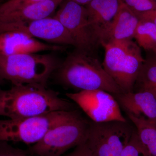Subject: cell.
<instances>
[{
    "label": "cell",
    "instance_id": "10",
    "mask_svg": "<svg viewBox=\"0 0 156 156\" xmlns=\"http://www.w3.org/2000/svg\"><path fill=\"white\" fill-rule=\"evenodd\" d=\"M19 31L52 44L75 47V43L61 23L53 17L23 22H0V34Z\"/></svg>",
    "mask_w": 156,
    "mask_h": 156
},
{
    "label": "cell",
    "instance_id": "19",
    "mask_svg": "<svg viewBox=\"0 0 156 156\" xmlns=\"http://www.w3.org/2000/svg\"><path fill=\"white\" fill-rule=\"evenodd\" d=\"M121 156H151L140 140L135 129Z\"/></svg>",
    "mask_w": 156,
    "mask_h": 156
},
{
    "label": "cell",
    "instance_id": "6",
    "mask_svg": "<svg viewBox=\"0 0 156 156\" xmlns=\"http://www.w3.org/2000/svg\"><path fill=\"white\" fill-rule=\"evenodd\" d=\"M89 122L80 112L52 128L29 148V152L36 156H62L70 149L86 142Z\"/></svg>",
    "mask_w": 156,
    "mask_h": 156
},
{
    "label": "cell",
    "instance_id": "15",
    "mask_svg": "<svg viewBox=\"0 0 156 156\" xmlns=\"http://www.w3.org/2000/svg\"><path fill=\"white\" fill-rule=\"evenodd\" d=\"M64 0H48L0 15V22H23L51 17Z\"/></svg>",
    "mask_w": 156,
    "mask_h": 156
},
{
    "label": "cell",
    "instance_id": "18",
    "mask_svg": "<svg viewBox=\"0 0 156 156\" xmlns=\"http://www.w3.org/2000/svg\"><path fill=\"white\" fill-rule=\"evenodd\" d=\"M134 38L140 48L156 54V25L153 23L140 20Z\"/></svg>",
    "mask_w": 156,
    "mask_h": 156
},
{
    "label": "cell",
    "instance_id": "16",
    "mask_svg": "<svg viewBox=\"0 0 156 156\" xmlns=\"http://www.w3.org/2000/svg\"><path fill=\"white\" fill-rule=\"evenodd\" d=\"M150 53L143 64L133 92L147 91L156 98V54Z\"/></svg>",
    "mask_w": 156,
    "mask_h": 156
},
{
    "label": "cell",
    "instance_id": "12",
    "mask_svg": "<svg viewBox=\"0 0 156 156\" xmlns=\"http://www.w3.org/2000/svg\"><path fill=\"white\" fill-rule=\"evenodd\" d=\"M126 114L156 122V98L147 91L113 95Z\"/></svg>",
    "mask_w": 156,
    "mask_h": 156
},
{
    "label": "cell",
    "instance_id": "20",
    "mask_svg": "<svg viewBox=\"0 0 156 156\" xmlns=\"http://www.w3.org/2000/svg\"><path fill=\"white\" fill-rule=\"evenodd\" d=\"M126 6L137 14L156 9V0H122Z\"/></svg>",
    "mask_w": 156,
    "mask_h": 156
},
{
    "label": "cell",
    "instance_id": "21",
    "mask_svg": "<svg viewBox=\"0 0 156 156\" xmlns=\"http://www.w3.org/2000/svg\"><path fill=\"white\" fill-rule=\"evenodd\" d=\"M48 0H8L0 4V15Z\"/></svg>",
    "mask_w": 156,
    "mask_h": 156
},
{
    "label": "cell",
    "instance_id": "23",
    "mask_svg": "<svg viewBox=\"0 0 156 156\" xmlns=\"http://www.w3.org/2000/svg\"><path fill=\"white\" fill-rule=\"evenodd\" d=\"M64 156H93L86 142L76 147L72 152Z\"/></svg>",
    "mask_w": 156,
    "mask_h": 156
},
{
    "label": "cell",
    "instance_id": "2",
    "mask_svg": "<svg viewBox=\"0 0 156 156\" xmlns=\"http://www.w3.org/2000/svg\"><path fill=\"white\" fill-rule=\"evenodd\" d=\"M57 69V80L75 92L99 89L112 95L122 92L93 54L76 50L70 53Z\"/></svg>",
    "mask_w": 156,
    "mask_h": 156
},
{
    "label": "cell",
    "instance_id": "13",
    "mask_svg": "<svg viewBox=\"0 0 156 156\" xmlns=\"http://www.w3.org/2000/svg\"><path fill=\"white\" fill-rule=\"evenodd\" d=\"M140 21L138 14L122 2L115 17L104 34L101 44L132 40Z\"/></svg>",
    "mask_w": 156,
    "mask_h": 156
},
{
    "label": "cell",
    "instance_id": "22",
    "mask_svg": "<svg viewBox=\"0 0 156 156\" xmlns=\"http://www.w3.org/2000/svg\"><path fill=\"white\" fill-rule=\"evenodd\" d=\"M0 156H30L25 151L14 147L7 141L0 140Z\"/></svg>",
    "mask_w": 156,
    "mask_h": 156
},
{
    "label": "cell",
    "instance_id": "17",
    "mask_svg": "<svg viewBox=\"0 0 156 156\" xmlns=\"http://www.w3.org/2000/svg\"><path fill=\"white\" fill-rule=\"evenodd\" d=\"M127 115L135 126L143 145L151 156H156V122Z\"/></svg>",
    "mask_w": 156,
    "mask_h": 156
},
{
    "label": "cell",
    "instance_id": "4",
    "mask_svg": "<svg viewBox=\"0 0 156 156\" xmlns=\"http://www.w3.org/2000/svg\"><path fill=\"white\" fill-rule=\"evenodd\" d=\"M105 50L102 65L123 93L133 91L145 59L132 40L101 43Z\"/></svg>",
    "mask_w": 156,
    "mask_h": 156
},
{
    "label": "cell",
    "instance_id": "5",
    "mask_svg": "<svg viewBox=\"0 0 156 156\" xmlns=\"http://www.w3.org/2000/svg\"><path fill=\"white\" fill-rule=\"evenodd\" d=\"M79 111H60L23 119H0V140L35 144L52 128L76 115Z\"/></svg>",
    "mask_w": 156,
    "mask_h": 156
},
{
    "label": "cell",
    "instance_id": "25",
    "mask_svg": "<svg viewBox=\"0 0 156 156\" xmlns=\"http://www.w3.org/2000/svg\"><path fill=\"white\" fill-rule=\"evenodd\" d=\"M81 5L86 6L89 4L92 0H71Z\"/></svg>",
    "mask_w": 156,
    "mask_h": 156
},
{
    "label": "cell",
    "instance_id": "7",
    "mask_svg": "<svg viewBox=\"0 0 156 156\" xmlns=\"http://www.w3.org/2000/svg\"><path fill=\"white\" fill-rule=\"evenodd\" d=\"M135 129L128 121L90 120L86 143L93 156H121Z\"/></svg>",
    "mask_w": 156,
    "mask_h": 156
},
{
    "label": "cell",
    "instance_id": "8",
    "mask_svg": "<svg viewBox=\"0 0 156 156\" xmlns=\"http://www.w3.org/2000/svg\"><path fill=\"white\" fill-rule=\"evenodd\" d=\"M54 17L72 37L76 50L93 54L101 45L88 18L87 9L71 0H64Z\"/></svg>",
    "mask_w": 156,
    "mask_h": 156
},
{
    "label": "cell",
    "instance_id": "3",
    "mask_svg": "<svg viewBox=\"0 0 156 156\" xmlns=\"http://www.w3.org/2000/svg\"><path fill=\"white\" fill-rule=\"evenodd\" d=\"M58 67L51 54H0V78L13 85H40L46 87L52 73Z\"/></svg>",
    "mask_w": 156,
    "mask_h": 156
},
{
    "label": "cell",
    "instance_id": "24",
    "mask_svg": "<svg viewBox=\"0 0 156 156\" xmlns=\"http://www.w3.org/2000/svg\"><path fill=\"white\" fill-rule=\"evenodd\" d=\"M137 14L140 20L150 21L156 25V9L151 11Z\"/></svg>",
    "mask_w": 156,
    "mask_h": 156
},
{
    "label": "cell",
    "instance_id": "26",
    "mask_svg": "<svg viewBox=\"0 0 156 156\" xmlns=\"http://www.w3.org/2000/svg\"><path fill=\"white\" fill-rule=\"evenodd\" d=\"M8 1V0H0V4L4 2H6V1Z\"/></svg>",
    "mask_w": 156,
    "mask_h": 156
},
{
    "label": "cell",
    "instance_id": "9",
    "mask_svg": "<svg viewBox=\"0 0 156 156\" xmlns=\"http://www.w3.org/2000/svg\"><path fill=\"white\" fill-rule=\"evenodd\" d=\"M66 95L77 105L92 122L128 121L123 115L116 99L109 92L98 89L69 92Z\"/></svg>",
    "mask_w": 156,
    "mask_h": 156
},
{
    "label": "cell",
    "instance_id": "1",
    "mask_svg": "<svg viewBox=\"0 0 156 156\" xmlns=\"http://www.w3.org/2000/svg\"><path fill=\"white\" fill-rule=\"evenodd\" d=\"M75 109L73 104L59 97L58 92L44 86L26 84L0 89V116L23 119Z\"/></svg>",
    "mask_w": 156,
    "mask_h": 156
},
{
    "label": "cell",
    "instance_id": "11",
    "mask_svg": "<svg viewBox=\"0 0 156 156\" xmlns=\"http://www.w3.org/2000/svg\"><path fill=\"white\" fill-rule=\"evenodd\" d=\"M66 48L65 46L41 41L21 32L8 31L0 34V54L2 55L37 53L43 51L62 52Z\"/></svg>",
    "mask_w": 156,
    "mask_h": 156
},
{
    "label": "cell",
    "instance_id": "27",
    "mask_svg": "<svg viewBox=\"0 0 156 156\" xmlns=\"http://www.w3.org/2000/svg\"><path fill=\"white\" fill-rule=\"evenodd\" d=\"M2 80H3L0 78V85H1V83H2ZM0 89H1V88H0Z\"/></svg>",
    "mask_w": 156,
    "mask_h": 156
},
{
    "label": "cell",
    "instance_id": "14",
    "mask_svg": "<svg viewBox=\"0 0 156 156\" xmlns=\"http://www.w3.org/2000/svg\"><path fill=\"white\" fill-rule=\"evenodd\" d=\"M122 3V0H92L85 6L89 22L101 44Z\"/></svg>",
    "mask_w": 156,
    "mask_h": 156
}]
</instances>
